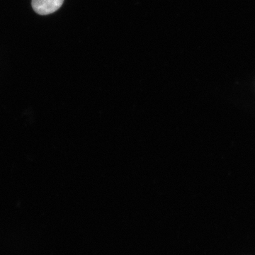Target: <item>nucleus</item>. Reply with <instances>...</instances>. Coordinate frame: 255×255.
Here are the masks:
<instances>
[{
    "mask_svg": "<svg viewBox=\"0 0 255 255\" xmlns=\"http://www.w3.org/2000/svg\"><path fill=\"white\" fill-rule=\"evenodd\" d=\"M64 0H32V7L40 15H48L59 9Z\"/></svg>",
    "mask_w": 255,
    "mask_h": 255,
    "instance_id": "nucleus-1",
    "label": "nucleus"
}]
</instances>
